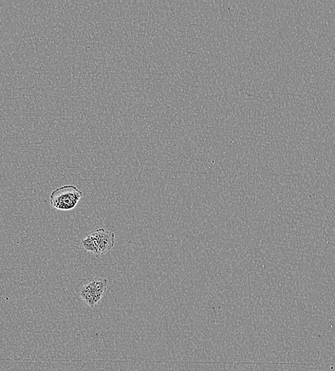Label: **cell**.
Wrapping results in <instances>:
<instances>
[{
  "label": "cell",
  "instance_id": "cell-1",
  "mask_svg": "<svg viewBox=\"0 0 335 371\" xmlns=\"http://www.w3.org/2000/svg\"><path fill=\"white\" fill-rule=\"evenodd\" d=\"M108 284L106 278L91 276L83 278L76 286V291L90 308L94 309L106 293Z\"/></svg>",
  "mask_w": 335,
  "mask_h": 371
},
{
  "label": "cell",
  "instance_id": "cell-2",
  "mask_svg": "<svg viewBox=\"0 0 335 371\" xmlns=\"http://www.w3.org/2000/svg\"><path fill=\"white\" fill-rule=\"evenodd\" d=\"M84 250L96 254L104 255L113 250L115 245V234L104 229H98L89 233L82 240Z\"/></svg>",
  "mask_w": 335,
  "mask_h": 371
},
{
  "label": "cell",
  "instance_id": "cell-3",
  "mask_svg": "<svg viewBox=\"0 0 335 371\" xmlns=\"http://www.w3.org/2000/svg\"><path fill=\"white\" fill-rule=\"evenodd\" d=\"M83 197V192L76 186L67 185L53 191L50 195L51 206L60 211H71L76 208Z\"/></svg>",
  "mask_w": 335,
  "mask_h": 371
}]
</instances>
